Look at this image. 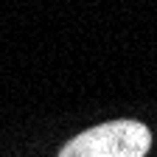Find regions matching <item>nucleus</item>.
Segmentation results:
<instances>
[{"mask_svg":"<svg viewBox=\"0 0 157 157\" xmlns=\"http://www.w3.org/2000/svg\"><path fill=\"white\" fill-rule=\"evenodd\" d=\"M151 132L137 121H109L93 126L59 151V157H143Z\"/></svg>","mask_w":157,"mask_h":157,"instance_id":"1","label":"nucleus"}]
</instances>
